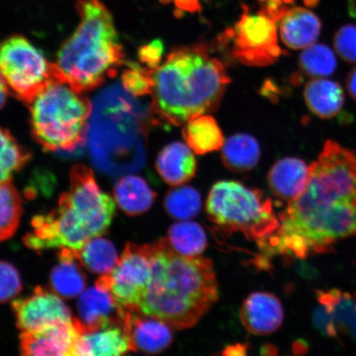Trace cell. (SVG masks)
Segmentation results:
<instances>
[{"instance_id": "22", "label": "cell", "mask_w": 356, "mask_h": 356, "mask_svg": "<svg viewBox=\"0 0 356 356\" xmlns=\"http://www.w3.org/2000/svg\"><path fill=\"white\" fill-rule=\"evenodd\" d=\"M113 197L122 211L136 216L152 207L156 193L143 178L128 175L115 182Z\"/></svg>"}, {"instance_id": "33", "label": "cell", "mask_w": 356, "mask_h": 356, "mask_svg": "<svg viewBox=\"0 0 356 356\" xmlns=\"http://www.w3.org/2000/svg\"><path fill=\"white\" fill-rule=\"evenodd\" d=\"M22 289V279L16 267L10 262L0 261V304L13 299Z\"/></svg>"}, {"instance_id": "27", "label": "cell", "mask_w": 356, "mask_h": 356, "mask_svg": "<svg viewBox=\"0 0 356 356\" xmlns=\"http://www.w3.org/2000/svg\"><path fill=\"white\" fill-rule=\"evenodd\" d=\"M166 238L173 250L185 257H198L207 247L202 227L193 221L182 220L172 225Z\"/></svg>"}, {"instance_id": "14", "label": "cell", "mask_w": 356, "mask_h": 356, "mask_svg": "<svg viewBox=\"0 0 356 356\" xmlns=\"http://www.w3.org/2000/svg\"><path fill=\"white\" fill-rule=\"evenodd\" d=\"M122 318L132 351L158 354L171 346L172 328L162 320L144 314L138 307H122Z\"/></svg>"}, {"instance_id": "40", "label": "cell", "mask_w": 356, "mask_h": 356, "mask_svg": "<svg viewBox=\"0 0 356 356\" xmlns=\"http://www.w3.org/2000/svg\"><path fill=\"white\" fill-rule=\"evenodd\" d=\"M8 92H10V89H8L7 83L0 75V109L6 104Z\"/></svg>"}, {"instance_id": "6", "label": "cell", "mask_w": 356, "mask_h": 356, "mask_svg": "<svg viewBox=\"0 0 356 356\" xmlns=\"http://www.w3.org/2000/svg\"><path fill=\"white\" fill-rule=\"evenodd\" d=\"M120 86L106 89L96 97L88 139L93 163L102 171L120 173L140 168L144 148L139 104Z\"/></svg>"}, {"instance_id": "36", "label": "cell", "mask_w": 356, "mask_h": 356, "mask_svg": "<svg viewBox=\"0 0 356 356\" xmlns=\"http://www.w3.org/2000/svg\"><path fill=\"white\" fill-rule=\"evenodd\" d=\"M164 53V44L161 40L156 39L139 49L138 56L142 64L154 70L161 64Z\"/></svg>"}, {"instance_id": "10", "label": "cell", "mask_w": 356, "mask_h": 356, "mask_svg": "<svg viewBox=\"0 0 356 356\" xmlns=\"http://www.w3.org/2000/svg\"><path fill=\"white\" fill-rule=\"evenodd\" d=\"M220 41L231 44V55L248 66L273 65L284 52L278 44L277 22L264 10H244L234 28L221 35Z\"/></svg>"}, {"instance_id": "4", "label": "cell", "mask_w": 356, "mask_h": 356, "mask_svg": "<svg viewBox=\"0 0 356 356\" xmlns=\"http://www.w3.org/2000/svg\"><path fill=\"white\" fill-rule=\"evenodd\" d=\"M70 179V189L61 194L57 207L31 222L33 229L24 236V243L32 250L79 249L109 228L115 202L100 188L91 169L75 164Z\"/></svg>"}, {"instance_id": "38", "label": "cell", "mask_w": 356, "mask_h": 356, "mask_svg": "<svg viewBox=\"0 0 356 356\" xmlns=\"http://www.w3.org/2000/svg\"><path fill=\"white\" fill-rule=\"evenodd\" d=\"M248 350V345L238 343L226 347L222 354L225 355H244L247 354Z\"/></svg>"}, {"instance_id": "32", "label": "cell", "mask_w": 356, "mask_h": 356, "mask_svg": "<svg viewBox=\"0 0 356 356\" xmlns=\"http://www.w3.org/2000/svg\"><path fill=\"white\" fill-rule=\"evenodd\" d=\"M129 70L124 71L122 81L127 92L134 97H142L152 95L154 80L151 70L142 68L134 62H128Z\"/></svg>"}, {"instance_id": "18", "label": "cell", "mask_w": 356, "mask_h": 356, "mask_svg": "<svg viewBox=\"0 0 356 356\" xmlns=\"http://www.w3.org/2000/svg\"><path fill=\"white\" fill-rule=\"evenodd\" d=\"M309 177V166L304 160L284 158L271 167L267 175V182L275 197L289 203L302 193Z\"/></svg>"}, {"instance_id": "41", "label": "cell", "mask_w": 356, "mask_h": 356, "mask_svg": "<svg viewBox=\"0 0 356 356\" xmlns=\"http://www.w3.org/2000/svg\"><path fill=\"white\" fill-rule=\"evenodd\" d=\"M296 346L293 347V350L296 351V354H304L305 351L308 350V346L305 343L304 341H298Z\"/></svg>"}, {"instance_id": "20", "label": "cell", "mask_w": 356, "mask_h": 356, "mask_svg": "<svg viewBox=\"0 0 356 356\" xmlns=\"http://www.w3.org/2000/svg\"><path fill=\"white\" fill-rule=\"evenodd\" d=\"M155 166L164 182L178 186L193 179L197 163L190 147L173 142L160 151Z\"/></svg>"}, {"instance_id": "9", "label": "cell", "mask_w": 356, "mask_h": 356, "mask_svg": "<svg viewBox=\"0 0 356 356\" xmlns=\"http://www.w3.org/2000/svg\"><path fill=\"white\" fill-rule=\"evenodd\" d=\"M0 75L13 95L28 105L56 79L54 64L21 35L0 41Z\"/></svg>"}, {"instance_id": "15", "label": "cell", "mask_w": 356, "mask_h": 356, "mask_svg": "<svg viewBox=\"0 0 356 356\" xmlns=\"http://www.w3.org/2000/svg\"><path fill=\"white\" fill-rule=\"evenodd\" d=\"M240 320L249 332L257 336L270 335L282 326V302L271 293H252L240 309Z\"/></svg>"}, {"instance_id": "35", "label": "cell", "mask_w": 356, "mask_h": 356, "mask_svg": "<svg viewBox=\"0 0 356 356\" xmlns=\"http://www.w3.org/2000/svg\"><path fill=\"white\" fill-rule=\"evenodd\" d=\"M312 321H313L315 328L323 337L337 339L340 336L332 314L323 305L319 304L317 308L314 309L313 314H312Z\"/></svg>"}, {"instance_id": "43", "label": "cell", "mask_w": 356, "mask_h": 356, "mask_svg": "<svg viewBox=\"0 0 356 356\" xmlns=\"http://www.w3.org/2000/svg\"><path fill=\"white\" fill-rule=\"evenodd\" d=\"M355 16H356V7L355 8Z\"/></svg>"}, {"instance_id": "30", "label": "cell", "mask_w": 356, "mask_h": 356, "mask_svg": "<svg viewBox=\"0 0 356 356\" xmlns=\"http://www.w3.org/2000/svg\"><path fill=\"white\" fill-rule=\"evenodd\" d=\"M337 62L333 51L326 44H314L305 48L300 56L301 73L310 79L330 76L337 69Z\"/></svg>"}, {"instance_id": "17", "label": "cell", "mask_w": 356, "mask_h": 356, "mask_svg": "<svg viewBox=\"0 0 356 356\" xmlns=\"http://www.w3.org/2000/svg\"><path fill=\"white\" fill-rule=\"evenodd\" d=\"M132 351L130 337L122 321L92 332L80 334L74 356L122 355Z\"/></svg>"}, {"instance_id": "42", "label": "cell", "mask_w": 356, "mask_h": 356, "mask_svg": "<svg viewBox=\"0 0 356 356\" xmlns=\"http://www.w3.org/2000/svg\"><path fill=\"white\" fill-rule=\"evenodd\" d=\"M159 1L165 4V3H170L171 1H172V0H159Z\"/></svg>"}, {"instance_id": "5", "label": "cell", "mask_w": 356, "mask_h": 356, "mask_svg": "<svg viewBox=\"0 0 356 356\" xmlns=\"http://www.w3.org/2000/svg\"><path fill=\"white\" fill-rule=\"evenodd\" d=\"M75 8L79 24L53 64L56 79L84 92L115 77L124 54L113 17L101 0H77Z\"/></svg>"}, {"instance_id": "7", "label": "cell", "mask_w": 356, "mask_h": 356, "mask_svg": "<svg viewBox=\"0 0 356 356\" xmlns=\"http://www.w3.org/2000/svg\"><path fill=\"white\" fill-rule=\"evenodd\" d=\"M34 140L49 152H74L86 144L92 106L61 80L49 83L29 104Z\"/></svg>"}, {"instance_id": "34", "label": "cell", "mask_w": 356, "mask_h": 356, "mask_svg": "<svg viewBox=\"0 0 356 356\" xmlns=\"http://www.w3.org/2000/svg\"><path fill=\"white\" fill-rule=\"evenodd\" d=\"M334 47L342 60L356 63V26H342L334 37Z\"/></svg>"}, {"instance_id": "39", "label": "cell", "mask_w": 356, "mask_h": 356, "mask_svg": "<svg viewBox=\"0 0 356 356\" xmlns=\"http://www.w3.org/2000/svg\"><path fill=\"white\" fill-rule=\"evenodd\" d=\"M346 89L350 96L356 101V67L350 70L346 78Z\"/></svg>"}, {"instance_id": "31", "label": "cell", "mask_w": 356, "mask_h": 356, "mask_svg": "<svg viewBox=\"0 0 356 356\" xmlns=\"http://www.w3.org/2000/svg\"><path fill=\"white\" fill-rule=\"evenodd\" d=\"M202 204L200 193L189 186L172 189L164 198L166 212L179 220H188L197 216L202 210Z\"/></svg>"}, {"instance_id": "37", "label": "cell", "mask_w": 356, "mask_h": 356, "mask_svg": "<svg viewBox=\"0 0 356 356\" xmlns=\"http://www.w3.org/2000/svg\"><path fill=\"white\" fill-rule=\"evenodd\" d=\"M178 10L184 12L195 13L202 10L200 0H173Z\"/></svg>"}, {"instance_id": "13", "label": "cell", "mask_w": 356, "mask_h": 356, "mask_svg": "<svg viewBox=\"0 0 356 356\" xmlns=\"http://www.w3.org/2000/svg\"><path fill=\"white\" fill-rule=\"evenodd\" d=\"M81 334L76 318L58 322L35 331L21 333L22 355L72 356L75 343Z\"/></svg>"}, {"instance_id": "3", "label": "cell", "mask_w": 356, "mask_h": 356, "mask_svg": "<svg viewBox=\"0 0 356 356\" xmlns=\"http://www.w3.org/2000/svg\"><path fill=\"white\" fill-rule=\"evenodd\" d=\"M151 74V110L176 127L216 110L230 83L224 64L204 44L173 48Z\"/></svg>"}, {"instance_id": "1", "label": "cell", "mask_w": 356, "mask_h": 356, "mask_svg": "<svg viewBox=\"0 0 356 356\" xmlns=\"http://www.w3.org/2000/svg\"><path fill=\"white\" fill-rule=\"evenodd\" d=\"M280 225L257 242L266 257L305 259L333 250L334 244L356 237V151L328 140L309 165L302 193L280 213Z\"/></svg>"}, {"instance_id": "28", "label": "cell", "mask_w": 356, "mask_h": 356, "mask_svg": "<svg viewBox=\"0 0 356 356\" xmlns=\"http://www.w3.org/2000/svg\"><path fill=\"white\" fill-rule=\"evenodd\" d=\"M24 202L12 181L0 184V242L10 239L19 228Z\"/></svg>"}, {"instance_id": "8", "label": "cell", "mask_w": 356, "mask_h": 356, "mask_svg": "<svg viewBox=\"0 0 356 356\" xmlns=\"http://www.w3.org/2000/svg\"><path fill=\"white\" fill-rule=\"evenodd\" d=\"M209 220L232 234L241 233L251 241L268 238L280 225L273 200L261 190L234 181H220L212 186L206 206Z\"/></svg>"}, {"instance_id": "2", "label": "cell", "mask_w": 356, "mask_h": 356, "mask_svg": "<svg viewBox=\"0 0 356 356\" xmlns=\"http://www.w3.org/2000/svg\"><path fill=\"white\" fill-rule=\"evenodd\" d=\"M146 246L153 277L138 308L176 330L194 327L219 299L212 261L179 254L167 238Z\"/></svg>"}, {"instance_id": "29", "label": "cell", "mask_w": 356, "mask_h": 356, "mask_svg": "<svg viewBox=\"0 0 356 356\" xmlns=\"http://www.w3.org/2000/svg\"><path fill=\"white\" fill-rule=\"evenodd\" d=\"M32 154L6 129L0 127V184L12 181L15 173L28 163Z\"/></svg>"}, {"instance_id": "16", "label": "cell", "mask_w": 356, "mask_h": 356, "mask_svg": "<svg viewBox=\"0 0 356 356\" xmlns=\"http://www.w3.org/2000/svg\"><path fill=\"white\" fill-rule=\"evenodd\" d=\"M76 318L81 333L122 321V306L118 305L108 291L99 286L91 287L80 293Z\"/></svg>"}, {"instance_id": "24", "label": "cell", "mask_w": 356, "mask_h": 356, "mask_svg": "<svg viewBox=\"0 0 356 356\" xmlns=\"http://www.w3.org/2000/svg\"><path fill=\"white\" fill-rule=\"evenodd\" d=\"M182 136L190 148L200 155L215 152L224 145L219 124L211 115H199L186 122Z\"/></svg>"}, {"instance_id": "19", "label": "cell", "mask_w": 356, "mask_h": 356, "mask_svg": "<svg viewBox=\"0 0 356 356\" xmlns=\"http://www.w3.org/2000/svg\"><path fill=\"white\" fill-rule=\"evenodd\" d=\"M322 24L314 13L302 7H291L280 19V33L286 47L300 50L314 44Z\"/></svg>"}, {"instance_id": "21", "label": "cell", "mask_w": 356, "mask_h": 356, "mask_svg": "<svg viewBox=\"0 0 356 356\" xmlns=\"http://www.w3.org/2000/svg\"><path fill=\"white\" fill-rule=\"evenodd\" d=\"M304 97L311 113L325 120L337 117L345 104L341 84L329 79L311 80L306 84Z\"/></svg>"}, {"instance_id": "23", "label": "cell", "mask_w": 356, "mask_h": 356, "mask_svg": "<svg viewBox=\"0 0 356 356\" xmlns=\"http://www.w3.org/2000/svg\"><path fill=\"white\" fill-rule=\"evenodd\" d=\"M59 264L53 268L50 275L51 291L65 299L77 297L86 289L87 278L74 260L70 248H60Z\"/></svg>"}, {"instance_id": "11", "label": "cell", "mask_w": 356, "mask_h": 356, "mask_svg": "<svg viewBox=\"0 0 356 356\" xmlns=\"http://www.w3.org/2000/svg\"><path fill=\"white\" fill-rule=\"evenodd\" d=\"M153 270L146 244L129 243L113 270L102 275L95 286L108 291L122 307H139L152 282Z\"/></svg>"}, {"instance_id": "26", "label": "cell", "mask_w": 356, "mask_h": 356, "mask_svg": "<svg viewBox=\"0 0 356 356\" xmlns=\"http://www.w3.org/2000/svg\"><path fill=\"white\" fill-rule=\"evenodd\" d=\"M222 148V161L231 172L242 173L251 171L259 162V144L254 137L247 134H238L229 137Z\"/></svg>"}, {"instance_id": "12", "label": "cell", "mask_w": 356, "mask_h": 356, "mask_svg": "<svg viewBox=\"0 0 356 356\" xmlns=\"http://www.w3.org/2000/svg\"><path fill=\"white\" fill-rule=\"evenodd\" d=\"M17 327L22 332L38 330L53 323L74 319L68 306L55 292L38 286L24 299L13 302Z\"/></svg>"}, {"instance_id": "25", "label": "cell", "mask_w": 356, "mask_h": 356, "mask_svg": "<svg viewBox=\"0 0 356 356\" xmlns=\"http://www.w3.org/2000/svg\"><path fill=\"white\" fill-rule=\"evenodd\" d=\"M70 251L80 266L92 273L101 275L113 270L119 258L114 244L100 236L89 239L81 248L70 249Z\"/></svg>"}]
</instances>
